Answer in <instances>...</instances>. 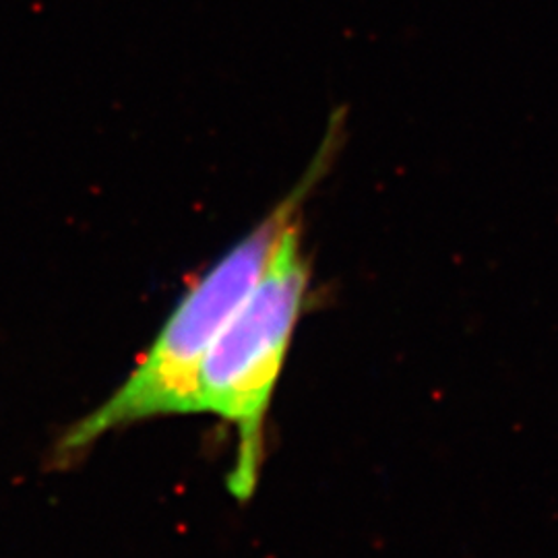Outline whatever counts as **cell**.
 I'll return each instance as SVG.
<instances>
[{
	"label": "cell",
	"instance_id": "obj_2",
	"mask_svg": "<svg viewBox=\"0 0 558 558\" xmlns=\"http://www.w3.org/2000/svg\"><path fill=\"white\" fill-rule=\"evenodd\" d=\"M300 220L288 228L257 286L223 325L197 377L195 412L236 426L239 449L230 488L248 499L259 478L263 424L288 345L308 292Z\"/></svg>",
	"mask_w": 558,
	"mask_h": 558
},
{
	"label": "cell",
	"instance_id": "obj_1",
	"mask_svg": "<svg viewBox=\"0 0 558 558\" xmlns=\"http://www.w3.org/2000/svg\"><path fill=\"white\" fill-rule=\"evenodd\" d=\"M341 124L333 122L319 154L288 197L216 260L184 294L161 327L149 352L119 389L77 422L60 442V456L80 453L92 442L131 422L168 414H195L201 364L223 325L253 292L278 248L279 240L300 220L311 191L336 156Z\"/></svg>",
	"mask_w": 558,
	"mask_h": 558
}]
</instances>
